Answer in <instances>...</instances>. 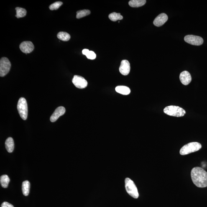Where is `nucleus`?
Instances as JSON below:
<instances>
[{"mask_svg":"<svg viewBox=\"0 0 207 207\" xmlns=\"http://www.w3.org/2000/svg\"><path fill=\"white\" fill-rule=\"evenodd\" d=\"M201 144L197 142H192L185 145L181 149L180 155H185L199 150L201 148Z\"/></svg>","mask_w":207,"mask_h":207,"instance_id":"obj_2","label":"nucleus"},{"mask_svg":"<svg viewBox=\"0 0 207 207\" xmlns=\"http://www.w3.org/2000/svg\"><path fill=\"white\" fill-rule=\"evenodd\" d=\"M18 111L22 119L24 120L27 119L28 116V106L25 98H21L18 102Z\"/></svg>","mask_w":207,"mask_h":207,"instance_id":"obj_5","label":"nucleus"},{"mask_svg":"<svg viewBox=\"0 0 207 207\" xmlns=\"http://www.w3.org/2000/svg\"><path fill=\"white\" fill-rule=\"evenodd\" d=\"M91 12L89 10H83L78 11L76 12V17L77 19H80L90 15Z\"/></svg>","mask_w":207,"mask_h":207,"instance_id":"obj_23","label":"nucleus"},{"mask_svg":"<svg viewBox=\"0 0 207 207\" xmlns=\"http://www.w3.org/2000/svg\"><path fill=\"white\" fill-rule=\"evenodd\" d=\"M125 182L126 190L127 193L133 198L137 199L139 198V194L137 188L134 182L131 179L126 178Z\"/></svg>","mask_w":207,"mask_h":207,"instance_id":"obj_4","label":"nucleus"},{"mask_svg":"<svg viewBox=\"0 0 207 207\" xmlns=\"http://www.w3.org/2000/svg\"><path fill=\"white\" fill-rule=\"evenodd\" d=\"M184 40L187 43L194 45H201L203 43V40L202 38L199 36L194 35L186 36L184 38Z\"/></svg>","mask_w":207,"mask_h":207,"instance_id":"obj_7","label":"nucleus"},{"mask_svg":"<svg viewBox=\"0 0 207 207\" xmlns=\"http://www.w3.org/2000/svg\"><path fill=\"white\" fill-rule=\"evenodd\" d=\"M180 79L181 83L183 85H187L191 81V77L188 71H185L181 73L180 76Z\"/></svg>","mask_w":207,"mask_h":207,"instance_id":"obj_13","label":"nucleus"},{"mask_svg":"<svg viewBox=\"0 0 207 207\" xmlns=\"http://www.w3.org/2000/svg\"><path fill=\"white\" fill-rule=\"evenodd\" d=\"M146 2L145 0H131L129 2V4L131 7H138L143 6Z\"/></svg>","mask_w":207,"mask_h":207,"instance_id":"obj_16","label":"nucleus"},{"mask_svg":"<svg viewBox=\"0 0 207 207\" xmlns=\"http://www.w3.org/2000/svg\"><path fill=\"white\" fill-rule=\"evenodd\" d=\"M168 19V17L167 15L165 13H162L156 17L153 23L154 25L157 27H160L167 22Z\"/></svg>","mask_w":207,"mask_h":207,"instance_id":"obj_12","label":"nucleus"},{"mask_svg":"<svg viewBox=\"0 0 207 207\" xmlns=\"http://www.w3.org/2000/svg\"><path fill=\"white\" fill-rule=\"evenodd\" d=\"M20 49L24 53H29L34 50V46L30 41H24L20 45Z\"/></svg>","mask_w":207,"mask_h":207,"instance_id":"obj_9","label":"nucleus"},{"mask_svg":"<svg viewBox=\"0 0 207 207\" xmlns=\"http://www.w3.org/2000/svg\"><path fill=\"white\" fill-rule=\"evenodd\" d=\"M30 188V183L29 181H25L22 184V191L23 195L25 196L29 195Z\"/></svg>","mask_w":207,"mask_h":207,"instance_id":"obj_17","label":"nucleus"},{"mask_svg":"<svg viewBox=\"0 0 207 207\" xmlns=\"http://www.w3.org/2000/svg\"><path fill=\"white\" fill-rule=\"evenodd\" d=\"M131 70L130 64L127 60H123L121 62L119 67V71L122 75H127L130 73Z\"/></svg>","mask_w":207,"mask_h":207,"instance_id":"obj_10","label":"nucleus"},{"mask_svg":"<svg viewBox=\"0 0 207 207\" xmlns=\"http://www.w3.org/2000/svg\"><path fill=\"white\" fill-rule=\"evenodd\" d=\"M82 53L84 55H86L87 58L90 60H94L96 58V54L92 51H90L88 49H85L82 51Z\"/></svg>","mask_w":207,"mask_h":207,"instance_id":"obj_19","label":"nucleus"},{"mask_svg":"<svg viewBox=\"0 0 207 207\" xmlns=\"http://www.w3.org/2000/svg\"><path fill=\"white\" fill-rule=\"evenodd\" d=\"M6 148L7 152L12 153L14 150V144L12 138L10 137L7 139L5 142Z\"/></svg>","mask_w":207,"mask_h":207,"instance_id":"obj_14","label":"nucleus"},{"mask_svg":"<svg viewBox=\"0 0 207 207\" xmlns=\"http://www.w3.org/2000/svg\"><path fill=\"white\" fill-rule=\"evenodd\" d=\"M1 207H14V206L7 202H4L2 204Z\"/></svg>","mask_w":207,"mask_h":207,"instance_id":"obj_25","label":"nucleus"},{"mask_svg":"<svg viewBox=\"0 0 207 207\" xmlns=\"http://www.w3.org/2000/svg\"><path fill=\"white\" fill-rule=\"evenodd\" d=\"M109 18L111 21L115 22L118 20H122L123 16L121 15L120 13L113 12L109 15Z\"/></svg>","mask_w":207,"mask_h":207,"instance_id":"obj_22","label":"nucleus"},{"mask_svg":"<svg viewBox=\"0 0 207 207\" xmlns=\"http://www.w3.org/2000/svg\"><path fill=\"white\" fill-rule=\"evenodd\" d=\"M164 113L169 116L181 117L185 116L186 111L185 110L180 107L175 106H170L164 108Z\"/></svg>","mask_w":207,"mask_h":207,"instance_id":"obj_3","label":"nucleus"},{"mask_svg":"<svg viewBox=\"0 0 207 207\" xmlns=\"http://www.w3.org/2000/svg\"><path fill=\"white\" fill-rule=\"evenodd\" d=\"M16 17L17 18L25 17L27 14V11L24 8L17 7L16 8Z\"/></svg>","mask_w":207,"mask_h":207,"instance_id":"obj_21","label":"nucleus"},{"mask_svg":"<svg viewBox=\"0 0 207 207\" xmlns=\"http://www.w3.org/2000/svg\"><path fill=\"white\" fill-rule=\"evenodd\" d=\"M57 37L60 40L67 42L70 40L71 37L70 34L67 32H61L58 34Z\"/></svg>","mask_w":207,"mask_h":207,"instance_id":"obj_20","label":"nucleus"},{"mask_svg":"<svg viewBox=\"0 0 207 207\" xmlns=\"http://www.w3.org/2000/svg\"><path fill=\"white\" fill-rule=\"evenodd\" d=\"M63 4V2H56L50 5V6H49V9L52 11L56 10L59 9Z\"/></svg>","mask_w":207,"mask_h":207,"instance_id":"obj_24","label":"nucleus"},{"mask_svg":"<svg viewBox=\"0 0 207 207\" xmlns=\"http://www.w3.org/2000/svg\"><path fill=\"white\" fill-rule=\"evenodd\" d=\"M191 176L194 184L199 188L207 187V172L200 167H195L192 169Z\"/></svg>","mask_w":207,"mask_h":207,"instance_id":"obj_1","label":"nucleus"},{"mask_svg":"<svg viewBox=\"0 0 207 207\" xmlns=\"http://www.w3.org/2000/svg\"><path fill=\"white\" fill-rule=\"evenodd\" d=\"M72 82L76 88L84 89L88 85V82L83 77L80 76L75 75L72 80Z\"/></svg>","mask_w":207,"mask_h":207,"instance_id":"obj_8","label":"nucleus"},{"mask_svg":"<svg viewBox=\"0 0 207 207\" xmlns=\"http://www.w3.org/2000/svg\"><path fill=\"white\" fill-rule=\"evenodd\" d=\"M10 181V180L7 175H2L0 178V182H1V186L3 188H7Z\"/></svg>","mask_w":207,"mask_h":207,"instance_id":"obj_18","label":"nucleus"},{"mask_svg":"<svg viewBox=\"0 0 207 207\" xmlns=\"http://www.w3.org/2000/svg\"><path fill=\"white\" fill-rule=\"evenodd\" d=\"M11 68V63L9 59L3 57L0 60V76H4L9 73Z\"/></svg>","mask_w":207,"mask_h":207,"instance_id":"obj_6","label":"nucleus"},{"mask_svg":"<svg viewBox=\"0 0 207 207\" xmlns=\"http://www.w3.org/2000/svg\"><path fill=\"white\" fill-rule=\"evenodd\" d=\"M66 111L65 108L63 106L58 108L51 116L50 120L52 122H55L60 117L65 114Z\"/></svg>","mask_w":207,"mask_h":207,"instance_id":"obj_11","label":"nucleus"},{"mask_svg":"<svg viewBox=\"0 0 207 207\" xmlns=\"http://www.w3.org/2000/svg\"><path fill=\"white\" fill-rule=\"evenodd\" d=\"M115 90L117 93L123 95H127L131 93V90L130 88L126 86H118L116 87Z\"/></svg>","mask_w":207,"mask_h":207,"instance_id":"obj_15","label":"nucleus"}]
</instances>
